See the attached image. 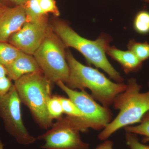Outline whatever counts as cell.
I'll list each match as a JSON object with an SVG mask.
<instances>
[{
	"mask_svg": "<svg viewBox=\"0 0 149 149\" xmlns=\"http://www.w3.org/2000/svg\"><path fill=\"white\" fill-rule=\"evenodd\" d=\"M127 48L143 62L149 58V43L148 42H137L134 39H131L127 45Z\"/></svg>",
	"mask_w": 149,
	"mask_h": 149,
	"instance_id": "2e32d148",
	"label": "cell"
},
{
	"mask_svg": "<svg viewBox=\"0 0 149 149\" xmlns=\"http://www.w3.org/2000/svg\"><path fill=\"white\" fill-rule=\"evenodd\" d=\"M47 109L51 118L58 120L62 117L63 113L60 96H52L48 102Z\"/></svg>",
	"mask_w": 149,
	"mask_h": 149,
	"instance_id": "ac0fdd59",
	"label": "cell"
},
{
	"mask_svg": "<svg viewBox=\"0 0 149 149\" xmlns=\"http://www.w3.org/2000/svg\"><path fill=\"white\" fill-rule=\"evenodd\" d=\"M4 67L8 76L14 81L25 74L42 71L34 57L23 52L11 63Z\"/></svg>",
	"mask_w": 149,
	"mask_h": 149,
	"instance_id": "8fae6325",
	"label": "cell"
},
{
	"mask_svg": "<svg viewBox=\"0 0 149 149\" xmlns=\"http://www.w3.org/2000/svg\"><path fill=\"white\" fill-rule=\"evenodd\" d=\"M63 113L70 117L80 118L83 116V113L77 106L69 98L60 96Z\"/></svg>",
	"mask_w": 149,
	"mask_h": 149,
	"instance_id": "d6986e66",
	"label": "cell"
},
{
	"mask_svg": "<svg viewBox=\"0 0 149 149\" xmlns=\"http://www.w3.org/2000/svg\"><path fill=\"white\" fill-rule=\"evenodd\" d=\"M126 85L125 91L114 99L113 106L119 110V113L99 134L98 137L101 141L108 140L121 128L140 123L149 111V91L141 93L142 86L135 78L128 79Z\"/></svg>",
	"mask_w": 149,
	"mask_h": 149,
	"instance_id": "3957f363",
	"label": "cell"
},
{
	"mask_svg": "<svg viewBox=\"0 0 149 149\" xmlns=\"http://www.w3.org/2000/svg\"><path fill=\"white\" fill-rule=\"evenodd\" d=\"M16 6L24 5L29 0H9Z\"/></svg>",
	"mask_w": 149,
	"mask_h": 149,
	"instance_id": "cb8c5ba5",
	"label": "cell"
},
{
	"mask_svg": "<svg viewBox=\"0 0 149 149\" xmlns=\"http://www.w3.org/2000/svg\"><path fill=\"white\" fill-rule=\"evenodd\" d=\"M13 85L8 76L5 67L0 64V97L6 95Z\"/></svg>",
	"mask_w": 149,
	"mask_h": 149,
	"instance_id": "ffe728a7",
	"label": "cell"
},
{
	"mask_svg": "<svg viewBox=\"0 0 149 149\" xmlns=\"http://www.w3.org/2000/svg\"><path fill=\"white\" fill-rule=\"evenodd\" d=\"M65 46L50 29L33 55L43 74L51 82L66 83L69 68L66 59Z\"/></svg>",
	"mask_w": 149,
	"mask_h": 149,
	"instance_id": "8992f818",
	"label": "cell"
},
{
	"mask_svg": "<svg viewBox=\"0 0 149 149\" xmlns=\"http://www.w3.org/2000/svg\"><path fill=\"white\" fill-rule=\"evenodd\" d=\"M66 59L69 68L66 86L72 90L88 88L93 98L103 106L113 104L116 97L126 89V84L113 83L97 70L82 64L70 51L66 52Z\"/></svg>",
	"mask_w": 149,
	"mask_h": 149,
	"instance_id": "6da1fadb",
	"label": "cell"
},
{
	"mask_svg": "<svg viewBox=\"0 0 149 149\" xmlns=\"http://www.w3.org/2000/svg\"><path fill=\"white\" fill-rule=\"evenodd\" d=\"M58 86L67 95L83 113L82 117H70V120L80 132H86L88 128L100 130L106 127L112 120L113 114L109 107L96 102L85 90L78 91L68 87L59 81Z\"/></svg>",
	"mask_w": 149,
	"mask_h": 149,
	"instance_id": "5b68a950",
	"label": "cell"
},
{
	"mask_svg": "<svg viewBox=\"0 0 149 149\" xmlns=\"http://www.w3.org/2000/svg\"><path fill=\"white\" fill-rule=\"evenodd\" d=\"M125 137L126 144L130 149H149V146L139 142L136 134L126 132Z\"/></svg>",
	"mask_w": 149,
	"mask_h": 149,
	"instance_id": "7402d4cb",
	"label": "cell"
},
{
	"mask_svg": "<svg viewBox=\"0 0 149 149\" xmlns=\"http://www.w3.org/2000/svg\"><path fill=\"white\" fill-rule=\"evenodd\" d=\"M4 145L0 139V149H4Z\"/></svg>",
	"mask_w": 149,
	"mask_h": 149,
	"instance_id": "484cf974",
	"label": "cell"
},
{
	"mask_svg": "<svg viewBox=\"0 0 149 149\" xmlns=\"http://www.w3.org/2000/svg\"><path fill=\"white\" fill-rule=\"evenodd\" d=\"M6 8V6L3 5L0 3V16H1V14L2 13L4 10Z\"/></svg>",
	"mask_w": 149,
	"mask_h": 149,
	"instance_id": "d4e9b609",
	"label": "cell"
},
{
	"mask_svg": "<svg viewBox=\"0 0 149 149\" xmlns=\"http://www.w3.org/2000/svg\"><path fill=\"white\" fill-rule=\"evenodd\" d=\"M27 21L24 5L6 7L0 16V42H7Z\"/></svg>",
	"mask_w": 149,
	"mask_h": 149,
	"instance_id": "30bf717a",
	"label": "cell"
},
{
	"mask_svg": "<svg viewBox=\"0 0 149 149\" xmlns=\"http://www.w3.org/2000/svg\"><path fill=\"white\" fill-rule=\"evenodd\" d=\"M49 29L46 16L37 21L26 22L10 37L8 42L23 52L33 55Z\"/></svg>",
	"mask_w": 149,
	"mask_h": 149,
	"instance_id": "9c48e42d",
	"label": "cell"
},
{
	"mask_svg": "<svg viewBox=\"0 0 149 149\" xmlns=\"http://www.w3.org/2000/svg\"><path fill=\"white\" fill-rule=\"evenodd\" d=\"M41 10L45 15L53 14L56 16L60 15L59 10L54 0H37Z\"/></svg>",
	"mask_w": 149,
	"mask_h": 149,
	"instance_id": "44dd1931",
	"label": "cell"
},
{
	"mask_svg": "<svg viewBox=\"0 0 149 149\" xmlns=\"http://www.w3.org/2000/svg\"><path fill=\"white\" fill-rule=\"evenodd\" d=\"M26 15V22H34L46 16L40 8L37 0H29L24 5Z\"/></svg>",
	"mask_w": 149,
	"mask_h": 149,
	"instance_id": "e0dca14e",
	"label": "cell"
},
{
	"mask_svg": "<svg viewBox=\"0 0 149 149\" xmlns=\"http://www.w3.org/2000/svg\"><path fill=\"white\" fill-rule=\"evenodd\" d=\"M21 101L14 85L6 95L0 97V117L7 132L19 144L29 146L36 139L30 135L22 117Z\"/></svg>",
	"mask_w": 149,
	"mask_h": 149,
	"instance_id": "52a82bcc",
	"label": "cell"
},
{
	"mask_svg": "<svg viewBox=\"0 0 149 149\" xmlns=\"http://www.w3.org/2000/svg\"><path fill=\"white\" fill-rule=\"evenodd\" d=\"M135 31L140 35H146L149 33V12L143 10L138 12L133 21Z\"/></svg>",
	"mask_w": 149,
	"mask_h": 149,
	"instance_id": "5bb4252c",
	"label": "cell"
},
{
	"mask_svg": "<svg viewBox=\"0 0 149 149\" xmlns=\"http://www.w3.org/2000/svg\"><path fill=\"white\" fill-rule=\"evenodd\" d=\"M145 2L147 3H149V0H143Z\"/></svg>",
	"mask_w": 149,
	"mask_h": 149,
	"instance_id": "4316f807",
	"label": "cell"
},
{
	"mask_svg": "<svg viewBox=\"0 0 149 149\" xmlns=\"http://www.w3.org/2000/svg\"><path fill=\"white\" fill-rule=\"evenodd\" d=\"M54 31L65 47L77 50L89 64L103 70L116 83H123V78L107 57L106 51L112 41L109 35L102 33L96 40H88L78 35L69 24L63 21L56 22Z\"/></svg>",
	"mask_w": 149,
	"mask_h": 149,
	"instance_id": "7a4b0ae2",
	"label": "cell"
},
{
	"mask_svg": "<svg viewBox=\"0 0 149 149\" xmlns=\"http://www.w3.org/2000/svg\"><path fill=\"white\" fill-rule=\"evenodd\" d=\"M124 128L126 132L144 136L142 143H145L149 142V111L143 116L139 125L136 126L129 125Z\"/></svg>",
	"mask_w": 149,
	"mask_h": 149,
	"instance_id": "9a60e30c",
	"label": "cell"
},
{
	"mask_svg": "<svg viewBox=\"0 0 149 149\" xmlns=\"http://www.w3.org/2000/svg\"><path fill=\"white\" fill-rule=\"evenodd\" d=\"M22 52L10 43L0 42V64L4 66L8 65Z\"/></svg>",
	"mask_w": 149,
	"mask_h": 149,
	"instance_id": "4fadbf2b",
	"label": "cell"
},
{
	"mask_svg": "<svg viewBox=\"0 0 149 149\" xmlns=\"http://www.w3.org/2000/svg\"><path fill=\"white\" fill-rule=\"evenodd\" d=\"M52 83L39 71L25 74L13 84L21 102L28 108L38 125L45 129L53 124L47 109L52 97Z\"/></svg>",
	"mask_w": 149,
	"mask_h": 149,
	"instance_id": "277c9868",
	"label": "cell"
},
{
	"mask_svg": "<svg viewBox=\"0 0 149 149\" xmlns=\"http://www.w3.org/2000/svg\"><path fill=\"white\" fill-rule=\"evenodd\" d=\"M80 133L67 116L57 120L37 139L45 142L41 146L42 149H89V144L82 140Z\"/></svg>",
	"mask_w": 149,
	"mask_h": 149,
	"instance_id": "ba28073f",
	"label": "cell"
},
{
	"mask_svg": "<svg viewBox=\"0 0 149 149\" xmlns=\"http://www.w3.org/2000/svg\"><path fill=\"white\" fill-rule=\"evenodd\" d=\"M106 53L118 62L125 73L138 72L142 68L143 62L131 51H122L115 46L108 47Z\"/></svg>",
	"mask_w": 149,
	"mask_h": 149,
	"instance_id": "7c38bea8",
	"label": "cell"
},
{
	"mask_svg": "<svg viewBox=\"0 0 149 149\" xmlns=\"http://www.w3.org/2000/svg\"><path fill=\"white\" fill-rule=\"evenodd\" d=\"M148 85H149V83H148Z\"/></svg>",
	"mask_w": 149,
	"mask_h": 149,
	"instance_id": "83f0119b",
	"label": "cell"
},
{
	"mask_svg": "<svg viewBox=\"0 0 149 149\" xmlns=\"http://www.w3.org/2000/svg\"><path fill=\"white\" fill-rule=\"evenodd\" d=\"M113 142L109 140H105L95 149H113Z\"/></svg>",
	"mask_w": 149,
	"mask_h": 149,
	"instance_id": "603a6c76",
	"label": "cell"
}]
</instances>
